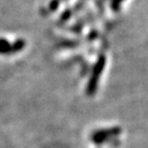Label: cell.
I'll list each match as a JSON object with an SVG mask.
<instances>
[{"label": "cell", "mask_w": 148, "mask_h": 148, "mask_svg": "<svg viewBox=\"0 0 148 148\" xmlns=\"http://www.w3.org/2000/svg\"><path fill=\"white\" fill-rule=\"evenodd\" d=\"M26 46V42L23 39L16 40L14 43H9L6 39H0V53L1 55H8L21 51Z\"/></svg>", "instance_id": "3"}, {"label": "cell", "mask_w": 148, "mask_h": 148, "mask_svg": "<svg viewBox=\"0 0 148 148\" xmlns=\"http://www.w3.org/2000/svg\"><path fill=\"white\" fill-rule=\"evenodd\" d=\"M121 133V127H111L108 129H102L99 131H96L92 135V140L96 144H102L106 142L109 139L116 137Z\"/></svg>", "instance_id": "2"}, {"label": "cell", "mask_w": 148, "mask_h": 148, "mask_svg": "<svg viewBox=\"0 0 148 148\" xmlns=\"http://www.w3.org/2000/svg\"><path fill=\"white\" fill-rule=\"evenodd\" d=\"M105 65H106V58L104 55H100L98 58L97 62L95 63L94 67L92 70V74H90V78H88V82L86 84V95L92 96L95 95L97 92L98 86H99V80L101 78V75L104 71Z\"/></svg>", "instance_id": "1"}, {"label": "cell", "mask_w": 148, "mask_h": 148, "mask_svg": "<svg viewBox=\"0 0 148 148\" xmlns=\"http://www.w3.org/2000/svg\"><path fill=\"white\" fill-rule=\"evenodd\" d=\"M125 0H111V7L114 12H118L120 8V4L123 2Z\"/></svg>", "instance_id": "4"}, {"label": "cell", "mask_w": 148, "mask_h": 148, "mask_svg": "<svg viewBox=\"0 0 148 148\" xmlns=\"http://www.w3.org/2000/svg\"><path fill=\"white\" fill-rule=\"evenodd\" d=\"M59 5V2L57 1V0H53V2L51 3V9H56V7L58 6Z\"/></svg>", "instance_id": "5"}]
</instances>
